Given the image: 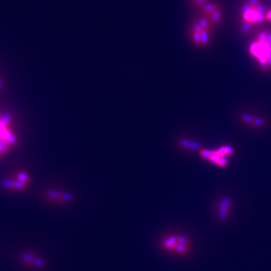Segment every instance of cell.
I'll list each match as a JSON object with an SVG mask.
<instances>
[{"instance_id":"d4e9b609","label":"cell","mask_w":271,"mask_h":271,"mask_svg":"<svg viewBox=\"0 0 271 271\" xmlns=\"http://www.w3.org/2000/svg\"><path fill=\"white\" fill-rule=\"evenodd\" d=\"M259 64L261 66V67L264 68V69H266L267 68V64L265 62H261V61H259Z\"/></svg>"},{"instance_id":"7402d4cb","label":"cell","mask_w":271,"mask_h":271,"mask_svg":"<svg viewBox=\"0 0 271 271\" xmlns=\"http://www.w3.org/2000/svg\"><path fill=\"white\" fill-rule=\"evenodd\" d=\"M259 2L260 0H249V4H250L251 5L253 6V8H255V6L259 5Z\"/></svg>"},{"instance_id":"8fae6325","label":"cell","mask_w":271,"mask_h":271,"mask_svg":"<svg viewBox=\"0 0 271 271\" xmlns=\"http://www.w3.org/2000/svg\"><path fill=\"white\" fill-rule=\"evenodd\" d=\"M241 118L244 122L248 123V124H253L254 121H255V118L252 115H248V114H243Z\"/></svg>"},{"instance_id":"277c9868","label":"cell","mask_w":271,"mask_h":271,"mask_svg":"<svg viewBox=\"0 0 271 271\" xmlns=\"http://www.w3.org/2000/svg\"><path fill=\"white\" fill-rule=\"evenodd\" d=\"M231 207V200L229 198H224L221 200L218 206V218L221 221H224L227 218Z\"/></svg>"},{"instance_id":"3957f363","label":"cell","mask_w":271,"mask_h":271,"mask_svg":"<svg viewBox=\"0 0 271 271\" xmlns=\"http://www.w3.org/2000/svg\"><path fill=\"white\" fill-rule=\"evenodd\" d=\"M47 201L54 204H67L73 201V197L68 192L58 190H50L44 193Z\"/></svg>"},{"instance_id":"4316f807","label":"cell","mask_w":271,"mask_h":271,"mask_svg":"<svg viewBox=\"0 0 271 271\" xmlns=\"http://www.w3.org/2000/svg\"><path fill=\"white\" fill-rule=\"evenodd\" d=\"M0 153L2 154V152H1V148H0Z\"/></svg>"},{"instance_id":"2e32d148","label":"cell","mask_w":271,"mask_h":271,"mask_svg":"<svg viewBox=\"0 0 271 271\" xmlns=\"http://www.w3.org/2000/svg\"><path fill=\"white\" fill-rule=\"evenodd\" d=\"M264 123H265V121L263 118H255V121L252 124L256 127H261V126L264 125Z\"/></svg>"},{"instance_id":"6da1fadb","label":"cell","mask_w":271,"mask_h":271,"mask_svg":"<svg viewBox=\"0 0 271 271\" xmlns=\"http://www.w3.org/2000/svg\"><path fill=\"white\" fill-rule=\"evenodd\" d=\"M159 246L164 252L176 256H185L190 253L192 243L188 237L179 233H169L159 241Z\"/></svg>"},{"instance_id":"8992f818","label":"cell","mask_w":271,"mask_h":271,"mask_svg":"<svg viewBox=\"0 0 271 271\" xmlns=\"http://www.w3.org/2000/svg\"><path fill=\"white\" fill-rule=\"evenodd\" d=\"M257 15H258V13L255 12V11L253 9V10H251L247 13L244 14L243 18H244V20L246 22H249L252 24V23L257 22Z\"/></svg>"},{"instance_id":"484cf974","label":"cell","mask_w":271,"mask_h":271,"mask_svg":"<svg viewBox=\"0 0 271 271\" xmlns=\"http://www.w3.org/2000/svg\"><path fill=\"white\" fill-rule=\"evenodd\" d=\"M267 63H268V64H270V65L271 66V57H270V58H269V59L267 60Z\"/></svg>"},{"instance_id":"30bf717a","label":"cell","mask_w":271,"mask_h":271,"mask_svg":"<svg viewBox=\"0 0 271 271\" xmlns=\"http://www.w3.org/2000/svg\"><path fill=\"white\" fill-rule=\"evenodd\" d=\"M220 158H221V156H220L218 150L212 151V155H211V157L209 158V161H210L211 163H213V164H217V163L218 162V161H219Z\"/></svg>"},{"instance_id":"d6986e66","label":"cell","mask_w":271,"mask_h":271,"mask_svg":"<svg viewBox=\"0 0 271 271\" xmlns=\"http://www.w3.org/2000/svg\"><path fill=\"white\" fill-rule=\"evenodd\" d=\"M218 153H219L220 156L221 157H225L227 155V152H226L225 147H221L218 149Z\"/></svg>"},{"instance_id":"9c48e42d","label":"cell","mask_w":271,"mask_h":271,"mask_svg":"<svg viewBox=\"0 0 271 271\" xmlns=\"http://www.w3.org/2000/svg\"><path fill=\"white\" fill-rule=\"evenodd\" d=\"M209 29H203L201 33V46L206 45L209 42Z\"/></svg>"},{"instance_id":"cb8c5ba5","label":"cell","mask_w":271,"mask_h":271,"mask_svg":"<svg viewBox=\"0 0 271 271\" xmlns=\"http://www.w3.org/2000/svg\"><path fill=\"white\" fill-rule=\"evenodd\" d=\"M265 18H266V20H267V21H270V20H271V11H270L267 12V15H266Z\"/></svg>"},{"instance_id":"44dd1931","label":"cell","mask_w":271,"mask_h":271,"mask_svg":"<svg viewBox=\"0 0 271 271\" xmlns=\"http://www.w3.org/2000/svg\"><path fill=\"white\" fill-rule=\"evenodd\" d=\"M208 0H192V2H193L194 4L196 5H204V3L206 4V2Z\"/></svg>"},{"instance_id":"603a6c76","label":"cell","mask_w":271,"mask_h":271,"mask_svg":"<svg viewBox=\"0 0 271 271\" xmlns=\"http://www.w3.org/2000/svg\"><path fill=\"white\" fill-rule=\"evenodd\" d=\"M224 147H225V150H226V152H227V155H232V153H233V149L231 148V146L227 145V146H224Z\"/></svg>"},{"instance_id":"9a60e30c","label":"cell","mask_w":271,"mask_h":271,"mask_svg":"<svg viewBox=\"0 0 271 271\" xmlns=\"http://www.w3.org/2000/svg\"><path fill=\"white\" fill-rule=\"evenodd\" d=\"M227 163H228V161H227V159L226 158V157H221L219 161H218V162L217 163V164H218V166H220V167H225V166L227 164Z\"/></svg>"},{"instance_id":"7c38bea8","label":"cell","mask_w":271,"mask_h":271,"mask_svg":"<svg viewBox=\"0 0 271 271\" xmlns=\"http://www.w3.org/2000/svg\"><path fill=\"white\" fill-rule=\"evenodd\" d=\"M212 153V151L211 150H202L200 152V155L202 158H205V159H209V158L211 157Z\"/></svg>"},{"instance_id":"e0dca14e","label":"cell","mask_w":271,"mask_h":271,"mask_svg":"<svg viewBox=\"0 0 271 271\" xmlns=\"http://www.w3.org/2000/svg\"><path fill=\"white\" fill-rule=\"evenodd\" d=\"M253 9H254L253 6H252L250 4H249V3H248V4H245L243 6V8H242V11H243V15H244V14H246V13H247V12H249V11L253 10Z\"/></svg>"},{"instance_id":"83f0119b","label":"cell","mask_w":271,"mask_h":271,"mask_svg":"<svg viewBox=\"0 0 271 271\" xmlns=\"http://www.w3.org/2000/svg\"><path fill=\"white\" fill-rule=\"evenodd\" d=\"M1 155H2V154H1V153H0V156H1Z\"/></svg>"},{"instance_id":"5bb4252c","label":"cell","mask_w":271,"mask_h":271,"mask_svg":"<svg viewBox=\"0 0 271 271\" xmlns=\"http://www.w3.org/2000/svg\"><path fill=\"white\" fill-rule=\"evenodd\" d=\"M251 26H252L251 23L246 22V21L245 23H243V25H242V30H243V33H247L249 31V30H250Z\"/></svg>"},{"instance_id":"4fadbf2b","label":"cell","mask_w":271,"mask_h":271,"mask_svg":"<svg viewBox=\"0 0 271 271\" xmlns=\"http://www.w3.org/2000/svg\"><path fill=\"white\" fill-rule=\"evenodd\" d=\"M254 10H255V12H257V13H264V12L266 11V8L265 6L263 5L259 4L254 8Z\"/></svg>"},{"instance_id":"ac0fdd59","label":"cell","mask_w":271,"mask_h":271,"mask_svg":"<svg viewBox=\"0 0 271 271\" xmlns=\"http://www.w3.org/2000/svg\"><path fill=\"white\" fill-rule=\"evenodd\" d=\"M265 21V15L264 13H258L257 15V22L256 23H262Z\"/></svg>"},{"instance_id":"7a4b0ae2","label":"cell","mask_w":271,"mask_h":271,"mask_svg":"<svg viewBox=\"0 0 271 271\" xmlns=\"http://www.w3.org/2000/svg\"><path fill=\"white\" fill-rule=\"evenodd\" d=\"M18 261L26 268L35 270H44L46 267L44 260L40 255L30 251H24L18 255Z\"/></svg>"},{"instance_id":"ffe728a7","label":"cell","mask_w":271,"mask_h":271,"mask_svg":"<svg viewBox=\"0 0 271 271\" xmlns=\"http://www.w3.org/2000/svg\"><path fill=\"white\" fill-rule=\"evenodd\" d=\"M267 39V34H266L265 33H261L259 35V41H264L266 42Z\"/></svg>"},{"instance_id":"ba28073f","label":"cell","mask_w":271,"mask_h":271,"mask_svg":"<svg viewBox=\"0 0 271 271\" xmlns=\"http://www.w3.org/2000/svg\"><path fill=\"white\" fill-rule=\"evenodd\" d=\"M207 17L211 18L212 22L214 24H218L220 19H221V10L218 8H216L212 14H210V15Z\"/></svg>"},{"instance_id":"5b68a950","label":"cell","mask_w":271,"mask_h":271,"mask_svg":"<svg viewBox=\"0 0 271 271\" xmlns=\"http://www.w3.org/2000/svg\"><path fill=\"white\" fill-rule=\"evenodd\" d=\"M216 8H218L217 5H215V4H212V3H206L201 6V11L206 16H209Z\"/></svg>"},{"instance_id":"52a82bcc","label":"cell","mask_w":271,"mask_h":271,"mask_svg":"<svg viewBox=\"0 0 271 271\" xmlns=\"http://www.w3.org/2000/svg\"><path fill=\"white\" fill-rule=\"evenodd\" d=\"M15 180L28 185V184L30 182V180L31 179H30V178L29 177V175H27L26 173H24V172H19V173L17 174L16 176H15Z\"/></svg>"}]
</instances>
